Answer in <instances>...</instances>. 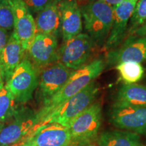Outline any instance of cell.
Here are the masks:
<instances>
[{"label": "cell", "mask_w": 146, "mask_h": 146, "mask_svg": "<svg viewBox=\"0 0 146 146\" xmlns=\"http://www.w3.org/2000/svg\"><path fill=\"white\" fill-rule=\"evenodd\" d=\"M106 66V60L98 58L73 71L64 86L43 105L42 109L37 113L41 125L42 126L43 120L55 109L94 81L103 72Z\"/></svg>", "instance_id": "cell-1"}, {"label": "cell", "mask_w": 146, "mask_h": 146, "mask_svg": "<svg viewBox=\"0 0 146 146\" xmlns=\"http://www.w3.org/2000/svg\"><path fill=\"white\" fill-rule=\"evenodd\" d=\"M87 34L96 45L105 44L112 29L114 6L102 1H90L81 7Z\"/></svg>", "instance_id": "cell-2"}, {"label": "cell", "mask_w": 146, "mask_h": 146, "mask_svg": "<svg viewBox=\"0 0 146 146\" xmlns=\"http://www.w3.org/2000/svg\"><path fill=\"white\" fill-rule=\"evenodd\" d=\"M98 91L99 87L94 81H92L51 112L43 120L42 127L47 124L56 123L67 127L74 118L94 103Z\"/></svg>", "instance_id": "cell-3"}, {"label": "cell", "mask_w": 146, "mask_h": 146, "mask_svg": "<svg viewBox=\"0 0 146 146\" xmlns=\"http://www.w3.org/2000/svg\"><path fill=\"white\" fill-rule=\"evenodd\" d=\"M101 124L102 106L99 102H94L67 127L70 131L71 146L89 144L97 139Z\"/></svg>", "instance_id": "cell-4"}, {"label": "cell", "mask_w": 146, "mask_h": 146, "mask_svg": "<svg viewBox=\"0 0 146 146\" xmlns=\"http://www.w3.org/2000/svg\"><path fill=\"white\" fill-rule=\"evenodd\" d=\"M41 127L37 114L29 109H18L10 122L0 131V146H12L31 137Z\"/></svg>", "instance_id": "cell-5"}, {"label": "cell", "mask_w": 146, "mask_h": 146, "mask_svg": "<svg viewBox=\"0 0 146 146\" xmlns=\"http://www.w3.org/2000/svg\"><path fill=\"white\" fill-rule=\"evenodd\" d=\"M96 43L87 33H80L58 47L56 62L76 70L86 64Z\"/></svg>", "instance_id": "cell-6"}, {"label": "cell", "mask_w": 146, "mask_h": 146, "mask_svg": "<svg viewBox=\"0 0 146 146\" xmlns=\"http://www.w3.org/2000/svg\"><path fill=\"white\" fill-rule=\"evenodd\" d=\"M5 83L17 103H27L32 99L38 87L39 76L36 68L31 60L25 58Z\"/></svg>", "instance_id": "cell-7"}, {"label": "cell", "mask_w": 146, "mask_h": 146, "mask_svg": "<svg viewBox=\"0 0 146 146\" xmlns=\"http://www.w3.org/2000/svg\"><path fill=\"white\" fill-rule=\"evenodd\" d=\"M110 120L118 129L138 135L146 134V107L114 102L110 112Z\"/></svg>", "instance_id": "cell-8"}, {"label": "cell", "mask_w": 146, "mask_h": 146, "mask_svg": "<svg viewBox=\"0 0 146 146\" xmlns=\"http://www.w3.org/2000/svg\"><path fill=\"white\" fill-rule=\"evenodd\" d=\"M73 71L58 62L45 67L39 76L37 87L43 105L64 86Z\"/></svg>", "instance_id": "cell-9"}, {"label": "cell", "mask_w": 146, "mask_h": 146, "mask_svg": "<svg viewBox=\"0 0 146 146\" xmlns=\"http://www.w3.org/2000/svg\"><path fill=\"white\" fill-rule=\"evenodd\" d=\"M9 1L14 15L13 33L27 51L36 34L35 20L23 0Z\"/></svg>", "instance_id": "cell-10"}, {"label": "cell", "mask_w": 146, "mask_h": 146, "mask_svg": "<svg viewBox=\"0 0 146 146\" xmlns=\"http://www.w3.org/2000/svg\"><path fill=\"white\" fill-rule=\"evenodd\" d=\"M146 61V35L128 36L123 44L110 50L106 56V65L116 66L125 62L141 63Z\"/></svg>", "instance_id": "cell-11"}, {"label": "cell", "mask_w": 146, "mask_h": 146, "mask_svg": "<svg viewBox=\"0 0 146 146\" xmlns=\"http://www.w3.org/2000/svg\"><path fill=\"white\" fill-rule=\"evenodd\" d=\"M138 0H123L114 7L112 29L106 41L104 47L112 50L119 46L127 33L129 20Z\"/></svg>", "instance_id": "cell-12"}, {"label": "cell", "mask_w": 146, "mask_h": 146, "mask_svg": "<svg viewBox=\"0 0 146 146\" xmlns=\"http://www.w3.org/2000/svg\"><path fill=\"white\" fill-rule=\"evenodd\" d=\"M58 37L52 35L36 33L27 50L36 68H45L56 62Z\"/></svg>", "instance_id": "cell-13"}, {"label": "cell", "mask_w": 146, "mask_h": 146, "mask_svg": "<svg viewBox=\"0 0 146 146\" xmlns=\"http://www.w3.org/2000/svg\"><path fill=\"white\" fill-rule=\"evenodd\" d=\"M63 41L81 33L83 20L81 7L76 0H61L58 3Z\"/></svg>", "instance_id": "cell-14"}, {"label": "cell", "mask_w": 146, "mask_h": 146, "mask_svg": "<svg viewBox=\"0 0 146 146\" xmlns=\"http://www.w3.org/2000/svg\"><path fill=\"white\" fill-rule=\"evenodd\" d=\"M34 146H71V137L68 127L51 123L38 129L32 136Z\"/></svg>", "instance_id": "cell-15"}, {"label": "cell", "mask_w": 146, "mask_h": 146, "mask_svg": "<svg viewBox=\"0 0 146 146\" xmlns=\"http://www.w3.org/2000/svg\"><path fill=\"white\" fill-rule=\"evenodd\" d=\"M25 52L21 43L12 33L0 54V66L2 68L5 82L23 61Z\"/></svg>", "instance_id": "cell-16"}, {"label": "cell", "mask_w": 146, "mask_h": 146, "mask_svg": "<svg viewBox=\"0 0 146 146\" xmlns=\"http://www.w3.org/2000/svg\"><path fill=\"white\" fill-rule=\"evenodd\" d=\"M58 1L47 5L36 14L35 18L36 33L52 35L58 36L61 32V21Z\"/></svg>", "instance_id": "cell-17"}, {"label": "cell", "mask_w": 146, "mask_h": 146, "mask_svg": "<svg viewBox=\"0 0 146 146\" xmlns=\"http://www.w3.org/2000/svg\"><path fill=\"white\" fill-rule=\"evenodd\" d=\"M115 102L132 106L146 107V85L124 84L118 89Z\"/></svg>", "instance_id": "cell-18"}, {"label": "cell", "mask_w": 146, "mask_h": 146, "mask_svg": "<svg viewBox=\"0 0 146 146\" xmlns=\"http://www.w3.org/2000/svg\"><path fill=\"white\" fill-rule=\"evenodd\" d=\"M97 140L98 146H139L141 143L139 135L120 130L104 131Z\"/></svg>", "instance_id": "cell-19"}, {"label": "cell", "mask_w": 146, "mask_h": 146, "mask_svg": "<svg viewBox=\"0 0 146 146\" xmlns=\"http://www.w3.org/2000/svg\"><path fill=\"white\" fill-rule=\"evenodd\" d=\"M120 77L125 84H134L143 78L144 68L141 63L135 62H125L115 66Z\"/></svg>", "instance_id": "cell-20"}, {"label": "cell", "mask_w": 146, "mask_h": 146, "mask_svg": "<svg viewBox=\"0 0 146 146\" xmlns=\"http://www.w3.org/2000/svg\"><path fill=\"white\" fill-rule=\"evenodd\" d=\"M13 95L6 85L0 89V123H5L10 120L19 108Z\"/></svg>", "instance_id": "cell-21"}, {"label": "cell", "mask_w": 146, "mask_h": 146, "mask_svg": "<svg viewBox=\"0 0 146 146\" xmlns=\"http://www.w3.org/2000/svg\"><path fill=\"white\" fill-rule=\"evenodd\" d=\"M130 21L128 30L129 36L135 34L136 31L146 22V0H138Z\"/></svg>", "instance_id": "cell-22"}, {"label": "cell", "mask_w": 146, "mask_h": 146, "mask_svg": "<svg viewBox=\"0 0 146 146\" xmlns=\"http://www.w3.org/2000/svg\"><path fill=\"white\" fill-rule=\"evenodd\" d=\"M0 28L8 31L14 29V15L9 0H0Z\"/></svg>", "instance_id": "cell-23"}, {"label": "cell", "mask_w": 146, "mask_h": 146, "mask_svg": "<svg viewBox=\"0 0 146 146\" xmlns=\"http://www.w3.org/2000/svg\"><path fill=\"white\" fill-rule=\"evenodd\" d=\"M58 0H23L26 6L31 13L37 14L47 5Z\"/></svg>", "instance_id": "cell-24"}, {"label": "cell", "mask_w": 146, "mask_h": 146, "mask_svg": "<svg viewBox=\"0 0 146 146\" xmlns=\"http://www.w3.org/2000/svg\"><path fill=\"white\" fill-rule=\"evenodd\" d=\"M10 36L8 31L0 28V54L8 43Z\"/></svg>", "instance_id": "cell-25"}, {"label": "cell", "mask_w": 146, "mask_h": 146, "mask_svg": "<svg viewBox=\"0 0 146 146\" xmlns=\"http://www.w3.org/2000/svg\"><path fill=\"white\" fill-rule=\"evenodd\" d=\"M135 35L137 36L146 35V22L143 24V26H141L136 31V32L135 33Z\"/></svg>", "instance_id": "cell-26"}, {"label": "cell", "mask_w": 146, "mask_h": 146, "mask_svg": "<svg viewBox=\"0 0 146 146\" xmlns=\"http://www.w3.org/2000/svg\"><path fill=\"white\" fill-rule=\"evenodd\" d=\"M12 146H34V143H33V141L32 137H31L25 140V141L21 142V143L16 144V145H12Z\"/></svg>", "instance_id": "cell-27"}, {"label": "cell", "mask_w": 146, "mask_h": 146, "mask_svg": "<svg viewBox=\"0 0 146 146\" xmlns=\"http://www.w3.org/2000/svg\"><path fill=\"white\" fill-rule=\"evenodd\" d=\"M90 1H96V0H90ZM98 1H102L104 2H106L108 4L112 5V6H116V5L120 3L123 1V0H98Z\"/></svg>", "instance_id": "cell-28"}, {"label": "cell", "mask_w": 146, "mask_h": 146, "mask_svg": "<svg viewBox=\"0 0 146 146\" xmlns=\"http://www.w3.org/2000/svg\"><path fill=\"white\" fill-rule=\"evenodd\" d=\"M4 81H5L4 75H3L2 68H1V66H0V89L4 86Z\"/></svg>", "instance_id": "cell-29"}, {"label": "cell", "mask_w": 146, "mask_h": 146, "mask_svg": "<svg viewBox=\"0 0 146 146\" xmlns=\"http://www.w3.org/2000/svg\"><path fill=\"white\" fill-rule=\"evenodd\" d=\"M77 146H96L95 145H93V144L89 143V144H85V145H77Z\"/></svg>", "instance_id": "cell-30"}, {"label": "cell", "mask_w": 146, "mask_h": 146, "mask_svg": "<svg viewBox=\"0 0 146 146\" xmlns=\"http://www.w3.org/2000/svg\"><path fill=\"white\" fill-rule=\"evenodd\" d=\"M3 125H4V123H0V131H1V129H2V127H3Z\"/></svg>", "instance_id": "cell-31"}, {"label": "cell", "mask_w": 146, "mask_h": 146, "mask_svg": "<svg viewBox=\"0 0 146 146\" xmlns=\"http://www.w3.org/2000/svg\"><path fill=\"white\" fill-rule=\"evenodd\" d=\"M139 146H146V145H143V144L140 143V144H139Z\"/></svg>", "instance_id": "cell-32"}, {"label": "cell", "mask_w": 146, "mask_h": 146, "mask_svg": "<svg viewBox=\"0 0 146 146\" xmlns=\"http://www.w3.org/2000/svg\"><path fill=\"white\" fill-rule=\"evenodd\" d=\"M58 1H61V0H58Z\"/></svg>", "instance_id": "cell-33"}]
</instances>
